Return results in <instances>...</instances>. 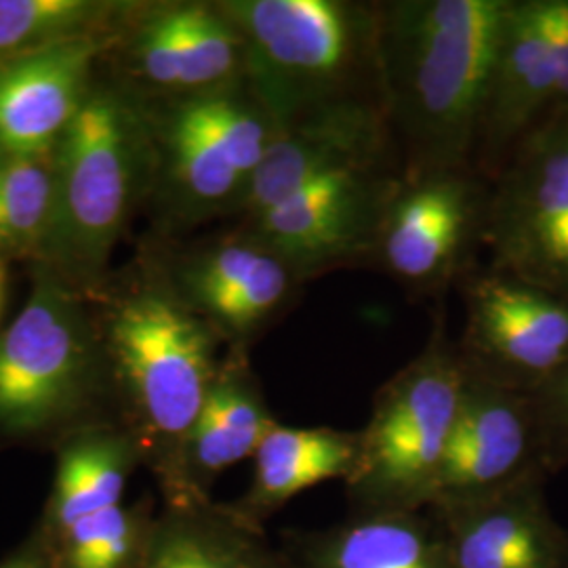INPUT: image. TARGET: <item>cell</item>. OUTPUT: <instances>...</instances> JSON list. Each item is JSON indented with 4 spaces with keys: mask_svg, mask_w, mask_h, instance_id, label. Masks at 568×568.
Returning <instances> with one entry per match:
<instances>
[{
    "mask_svg": "<svg viewBox=\"0 0 568 568\" xmlns=\"http://www.w3.org/2000/svg\"><path fill=\"white\" fill-rule=\"evenodd\" d=\"M382 102L403 175L476 166L511 0H379Z\"/></svg>",
    "mask_w": 568,
    "mask_h": 568,
    "instance_id": "obj_1",
    "label": "cell"
},
{
    "mask_svg": "<svg viewBox=\"0 0 568 568\" xmlns=\"http://www.w3.org/2000/svg\"><path fill=\"white\" fill-rule=\"evenodd\" d=\"M246 42V81L278 124L382 100L379 0H220Z\"/></svg>",
    "mask_w": 568,
    "mask_h": 568,
    "instance_id": "obj_2",
    "label": "cell"
},
{
    "mask_svg": "<svg viewBox=\"0 0 568 568\" xmlns=\"http://www.w3.org/2000/svg\"><path fill=\"white\" fill-rule=\"evenodd\" d=\"M220 345L217 333L183 302L161 262L124 293L108 323V352L138 426L135 436L143 453L154 457L166 493L220 373Z\"/></svg>",
    "mask_w": 568,
    "mask_h": 568,
    "instance_id": "obj_3",
    "label": "cell"
},
{
    "mask_svg": "<svg viewBox=\"0 0 568 568\" xmlns=\"http://www.w3.org/2000/svg\"><path fill=\"white\" fill-rule=\"evenodd\" d=\"M53 163L58 203L44 255L72 272L98 274L140 199L154 190L150 105L91 87L53 150Z\"/></svg>",
    "mask_w": 568,
    "mask_h": 568,
    "instance_id": "obj_4",
    "label": "cell"
},
{
    "mask_svg": "<svg viewBox=\"0 0 568 568\" xmlns=\"http://www.w3.org/2000/svg\"><path fill=\"white\" fill-rule=\"evenodd\" d=\"M464 386L466 368L438 314L426 347L377 389L358 429L356 466L345 480L356 511L432 504Z\"/></svg>",
    "mask_w": 568,
    "mask_h": 568,
    "instance_id": "obj_5",
    "label": "cell"
},
{
    "mask_svg": "<svg viewBox=\"0 0 568 568\" xmlns=\"http://www.w3.org/2000/svg\"><path fill=\"white\" fill-rule=\"evenodd\" d=\"M154 190L166 232L236 217L281 124L243 79L217 91L150 105Z\"/></svg>",
    "mask_w": 568,
    "mask_h": 568,
    "instance_id": "obj_6",
    "label": "cell"
},
{
    "mask_svg": "<svg viewBox=\"0 0 568 568\" xmlns=\"http://www.w3.org/2000/svg\"><path fill=\"white\" fill-rule=\"evenodd\" d=\"M100 349L81 300L41 272L20 316L0 333V434L37 436L91 403Z\"/></svg>",
    "mask_w": 568,
    "mask_h": 568,
    "instance_id": "obj_7",
    "label": "cell"
},
{
    "mask_svg": "<svg viewBox=\"0 0 568 568\" xmlns=\"http://www.w3.org/2000/svg\"><path fill=\"white\" fill-rule=\"evenodd\" d=\"M490 182L476 166L403 175L387 204L373 267L406 295L445 300L478 270Z\"/></svg>",
    "mask_w": 568,
    "mask_h": 568,
    "instance_id": "obj_8",
    "label": "cell"
},
{
    "mask_svg": "<svg viewBox=\"0 0 568 568\" xmlns=\"http://www.w3.org/2000/svg\"><path fill=\"white\" fill-rule=\"evenodd\" d=\"M487 267L568 302V116L544 122L490 180Z\"/></svg>",
    "mask_w": 568,
    "mask_h": 568,
    "instance_id": "obj_9",
    "label": "cell"
},
{
    "mask_svg": "<svg viewBox=\"0 0 568 568\" xmlns=\"http://www.w3.org/2000/svg\"><path fill=\"white\" fill-rule=\"evenodd\" d=\"M400 178L398 166L339 173L307 183L236 225L274 248L305 283L337 270L373 267Z\"/></svg>",
    "mask_w": 568,
    "mask_h": 568,
    "instance_id": "obj_10",
    "label": "cell"
},
{
    "mask_svg": "<svg viewBox=\"0 0 568 568\" xmlns=\"http://www.w3.org/2000/svg\"><path fill=\"white\" fill-rule=\"evenodd\" d=\"M466 323L457 354L467 375L530 394L568 363V302L487 265L457 286Z\"/></svg>",
    "mask_w": 568,
    "mask_h": 568,
    "instance_id": "obj_11",
    "label": "cell"
},
{
    "mask_svg": "<svg viewBox=\"0 0 568 568\" xmlns=\"http://www.w3.org/2000/svg\"><path fill=\"white\" fill-rule=\"evenodd\" d=\"M159 262L183 302L222 344L241 349L283 321L307 284L293 265L241 225Z\"/></svg>",
    "mask_w": 568,
    "mask_h": 568,
    "instance_id": "obj_12",
    "label": "cell"
},
{
    "mask_svg": "<svg viewBox=\"0 0 568 568\" xmlns=\"http://www.w3.org/2000/svg\"><path fill=\"white\" fill-rule=\"evenodd\" d=\"M400 166V154L382 100L328 105L281 124L257 166L243 206L246 222L307 183L349 171Z\"/></svg>",
    "mask_w": 568,
    "mask_h": 568,
    "instance_id": "obj_13",
    "label": "cell"
},
{
    "mask_svg": "<svg viewBox=\"0 0 568 568\" xmlns=\"http://www.w3.org/2000/svg\"><path fill=\"white\" fill-rule=\"evenodd\" d=\"M129 63L156 103L171 102L246 79V42L220 0L159 2L131 28Z\"/></svg>",
    "mask_w": 568,
    "mask_h": 568,
    "instance_id": "obj_14",
    "label": "cell"
},
{
    "mask_svg": "<svg viewBox=\"0 0 568 568\" xmlns=\"http://www.w3.org/2000/svg\"><path fill=\"white\" fill-rule=\"evenodd\" d=\"M532 476H548V471L541 466L528 394L466 373L445 464L427 508L476 501Z\"/></svg>",
    "mask_w": 568,
    "mask_h": 568,
    "instance_id": "obj_15",
    "label": "cell"
},
{
    "mask_svg": "<svg viewBox=\"0 0 568 568\" xmlns=\"http://www.w3.org/2000/svg\"><path fill=\"white\" fill-rule=\"evenodd\" d=\"M556 87V0H511L476 154V169L488 182L516 148L548 121Z\"/></svg>",
    "mask_w": 568,
    "mask_h": 568,
    "instance_id": "obj_16",
    "label": "cell"
},
{
    "mask_svg": "<svg viewBox=\"0 0 568 568\" xmlns=\"http://www.w3.org/2000/svg\"><path fill=\"white\" fill-rule=\"evenodd\" d=\"M548 476L476 501L427 508L450 568H568V535L546 501Z\"/></svg>",
    "mask_w": 568,
    "mask_h": 568,
    "instance_id": "obj_17",
    "label": "cell"
},
{
    "mask_svg": "<svg viewBox=\"0 0 568 568\" xmlns=\"http://www.w3.org/2000/svg\"><path fill=\"white\" fill-rule=\"evenodd\" d=\"M103 44L91 34L0 63V154H53L93 87Z\"/></svg>",
    "mask_w": 568,
    "mask_h": 568,
    "instance_id": "obj_18",
    "label": "cell"
},
{
    "mask_svg": "<svg viewBox=\"0 0 568 568\" xmlns=\"http://www.w3.org/2000/svg\"><path fill=\"white\" fill-rule=\"evenodd\" d=\"M274 424L248 365V349L227 347L203 410L183 443L178 478L166 493L169 506L209 499L213 480L253 457Z\"/></svg>",
    "mask_w": 568,
    "mask_h": 568,
    "instance_id": "obj_19",
    "label": "cell"
},
{
    "mask_svg": "<svg viewBox=\"0 0 568 568\" xmlns=\"http://www.w3.org/2000/svg\"><path fill=\"white\" fill-rule=\"evenodd\" d=\"M133 568H295L267 546L262 527L236 506L209 499L169 506L152 520Z\"/></svg>",
    "mask_w": 568,
    "mask_h": 568,
    "instance_id": "obj_20",
    "label": "cell"
},
{
    "mask_svg": "<svg viewBox=\"0 0 568 568\" xmlns=\"http://www.w3.org/2000/svg\"><path fill=\"white\" fill-rule=\"evenodd\" d=\"M295 568H450L427 509L354 511L302 541Z\"/></svg>",
    "mask_w": 568,
    "mask_h": 568,
    "instance_id": "obj_21",
    "label": "cell"
},
{
    "mask_svg": "<svg viewBox=\"0 0 568 568\" xmlns=\"http://www.w3.org/2000/svg\"><path fill=\"white\" fill-rule=\"evenodd\" d=\"M358 457V432L274 424L253 455L255 471L236 508L260 525L307 488L347 480Z\"/></svg>",
    "mask_w": 568,
    "mask_h": 568,
    "instance_id": "obj_22",
    "label": "cell"
},
{
    "mask_svg": "<svg viewBox=\"0 0 568 568\" xmlns=\"http://www.w3.org/2000/svg\"><path fill=\"white\" fill-rule=\"evenodd\" d=\"M142 455L135 434L87 429L72 436L60 448L42 532L58 539L84 516L121 506L126 480Z\"/></svg>",
    "mask_w": 568,
    "mask_h": 568,
    "instance_id": "obj_23",
    "label": "cell"
},
{
    "mask_svg": "<svg viewBox=\"0 0 568 568\" xmlns=\"http://www.w3.org/2000/svg\"><path fill=\"white\" fill-rule=\"evenodd\" d=\"M53 154H0V255H41L55 225Z\"/></svg>",
    "mask_w": 568,
    "mask_h": 568,
    "instance_id": "obj_24",
    "label": "cell"
},
{
    "mask_svg": "<svg viewBox=\"0 0 568 568\" xmlns=\"http://www.w3.org/2000/svg\"><path fill=\"white\" fill-rule=\"evenodd\" d=\"M116 11L119 4L95 0H0V63L100 34Z\"/></svg>",
    "mask_w": 568,
    "mask_h": 568,
    "instance_id": "obj_25",
    "label": "cell"
},
{
    "mask_svg": "<svg viewBox=\"0 0 568 568\" xmlns=\"http://www.w3.org/2000/svg\"><path fill=\"white\" fill-rule=\"evenodd\" d=\"M152 516L140 509H102L51 539L60 568H133L142 556Z\"/></svg>",
    "mask_w": 568,
    "mask_h": 568,
    "instance_id": "obj_26",
    "label": "cell"
},
{
    "mask_svg": "<svg viewBox=\"0 0 568 568\" xmlns=\"http://www.w3.org/2000/svg\"><path fill=\"white\" fill-rule=\"evenodd\" d=\"M541 466L549 474L568 466V363L528 394Z\"/></svg>",
    "mask_w": 568,
    "mask_h": 568,
    "instance_id": "obj_27",
    "label": "cell"
},
{
    "mask_svg": "<svg viewBox=\"0 0 568 568\" xmlns=\"http://www.w3.org/2000/svg\"><path fill=\"white\" fill-rule=\"evenodd\" d=\"M0 568H60L53 541L39 530L23 546L9 554Z\"/></svg>",
    "mask_w": 568,
    "mask_h": 568,
    "instance_id": "obj_28",
    "label": "cell"
},
{
    "mask_svg": "<svg viewBox=\"0 0 568 568\" xmlns=\"http://www.w3.org/2000/svg\"><path fill=\"white\" fill-rule=\"evenodd\" d=\"M556 7H558V87H556L548 121L568 116V0H556Z\"/></svg>",
    "mask_w": 568,
    "mask_h": 568,
    "instance_id": "obj_29",
    "label": "cell"
},
{
    "mask_svg": "<svg viewBox=\"0 0 568 568\" xmlns=\"http://www.w3.org/2000/svg\"><path fill=\"white\" fill-rule=\"evenodd\" d=\"M4 283H7V276H4V265L0 262V312H2V304H4Z\"/></svg>",
    "mask_w": 568,
    "mask_h": 568,
    "instance_id": "obj_30",
    "label": "cell"
}]
</instances>
